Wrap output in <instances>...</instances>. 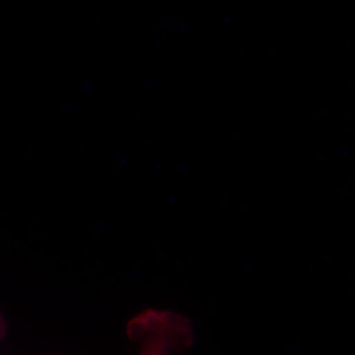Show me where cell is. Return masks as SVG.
I'll list each match as a JSON object with an SVG mask.
<instances>
[{"mask_svg": "<svg viewBox=\"0 0 355 355\" xmlns=\"http://www.w3.org/2000/svg\"><path fill=\"white\" fill-rule=\"evenodd\" d=\"M132 338L140 341L137 355H171L190 341L184 321L170 313H146L129 325Z\"/></svg>", "mask_w": 355, "mask_h": 355, "instance_id": "6da1fadb", "label": "cell"}, {"mask_svg": "<svg viewBox=\"0 0 355 355\" xmlns=\"http://www.w3.org/2000/svg\"><path fill=\"white\" fill-rule=\"evenodd\" d=\"M6 334H7V322L4 316L0 313V341H3Z\"/></svg>", "mask_w": 355, "mask_h": 355, "instance_id": "7a4b0ae2", "label": "cell"}]
</instances>
